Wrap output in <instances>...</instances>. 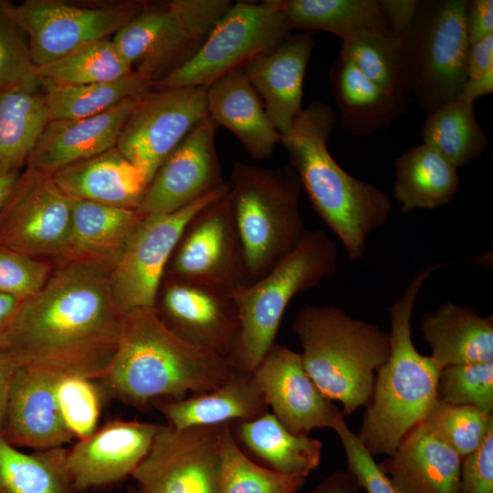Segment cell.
<instances>
[{"instance_id":"f1b7e54d","label":"cell","mask_w":493,"mask_h":493,"mask_svg":"<svg viewBox=\"0 0 493 493\" xmlns=\"http://www.w3.org/2000/svg\"><path fill=\"white\" fill-rule=\"evenodd\" d=\"M432 359L444 369L493 360V317L446 301L421 320Z\"/></svg>"},{"instance_id":"603a6c76","label":"cell","mask_w":493,"mask_h":493,"mask_svg":"<svg viewBox=\"0 0 493 493\" xmlns=\"http://www.w3.org/2000/svg\"><path fill=\"white\" fill-rule=\"evenodd\" d=\"M144 94L94 116L50 121L28 157L26 167L52 174L116 147L128 117Z\"/></svg>"},{"instance_id":"83f0119b","label":"cell","mask_w":493,"mask_h":493,"mask_svg":"<svg viewBox=\"0 0 493 493\" xmlns=\"http://www.w3.org/2000/svg\"><path fill=\"white\" fill-rule=\"evenodd\" d=\"M51 175L71 198L136 210L148 187L143 174L116 147Z\"/></svg>"},{"instance_id":"7bdbcfd3","label":"cell","mask_w":493,"mask_h":493,"mask_svg":"<svg viewBox=\"0 0 493 493\" xmlns=\"http://www.w3.org/2000/svg\"><path fill=\"white\" fill-rule=\"evenodd\" d=\"M99 383L73 374H64L56 386V398L64 424L78 440L91 435L98 427L101 401Z\"/></svg>"},{"instance_id":"ba28073f","label":"cell","mask_w":493,"mask_h":493,"mask_svg":"<svg viewBox=\"0 0 493 493\" xmlns=\"http://www.w3.org/2000/svg\"><path fill=\"white\" fill-rule=\"evenodd\" d=\"M232 4L230 0L145 3L111 40L131 69L152 87L198 52Z\"/></svg>"},{"instance_id":"6da1fadb","label":"cell","mask_w":493,"mask_h":493,"mask_svg":"<svg viewBox=\"0 0 493 493\" xmlns=\"http://www.w3.org/2000/svg\"><path fill=\"white\" fill-rule=\"evenodd\" d=\"M110 273L96 263L65 262L37 294L21 300L0 351L16 366L102 379L125 315L112 297Z\"/></svg>"},{"instance_id":"e575fe53","label":"cell","mask_w":493,"mask_h":493,"mask_svg":"<svg viewBox=\"0 0 493 493\" xmlns=\"http://www.w3.org/2000/svg\"><path fill=\"white\" fill-rule=\"evenodd\" d=\"M63 446L19 451L0 434V493H76Z\"/></svg>"},{"instance_id":"4316f807","label":"cell","mask_w":493,"mask_h":493,"mask_svg":"<svg viewBox=\"0 0 493 493\" xmlns=\"http://www.w3.org/2000/svg\"><path fill=\"white\" fill-rule=\"evenodd\" d=\"M142 217L136 209L71 198L70 229L60 257L111 270Z\"/></svg>"},{"instance_id":"836d02e7","label":"cell","mask_w":493,"mask_h":493,"mask_svg":"<svg viewBox=\"0 0 493 493\" xmlns=\"http://www.w3.org/2000/svg\"><path fill=\"white\" fill-rule=\"evenodd\" d=\"M281 5L292 29L323 31L341 41L361 33L392 34L377 0H281Z\"/></svg>"},{"instance_id":"d6a6232c","label":"cell","mask_w":493,"mask_h":493,"mask_svg":"<svg viewBox=\"0 0 493 493\" xmlns=\"http://www.w3.org/2000/svg\"><path fill=\"white\" fill-rule=\"evenodd\" d=\"M235 432L248 451L278 473L309 476L320 462L322 442L290 432L272 413L237 422Z\"/></svg>"},{"instance_id":"7c38bea8","label":"cell","mask_w":493,"mask_h":493,"mask_svg":"<svg viewBox=\"0 0 493 493\" xmlns=\"http://www.w3.org/2000/svg\"><path fill=\"white\" fill-rule=\"evenodd\" d=\"M225 425L184 429L159 425L131 477L147 493H221Z\"/></svg>"},{"instance_id":"c3c4849f","label":"cell","mask_w":493,"mask_h":493,"mask_svg":"<svg viewBox=\"0 0 493 493\" xmlns=\"http://www.w3.org/2000/svg\"><path fill=\"white\" fill-rule=\"evenodd\" d=\"M465 26L469 44L493 34V1H467Z\"/></svg>"},{"instance_id":"5b68a950","label":"cell","mask_w":493,"mask_h":493,"mask_svg":"<svg viewBox=\"0 0 493 493\" xmlns=\"http://www.w3.org/2000/svg\"><path fill=\"white\" fill-rule=\"evenodd\" d=\"M292 330L306 372L326 398L341 404L343 416L367 407L390 353V333L332 305L301 309Z\"/></svg>"},{"instance_id":"db71d44e","label":"cell","mask_w":493,"mask_h":493,"mask_svg":"<svg viewBox=\"0 0 493 493\" xmlns=\"http://www.w3.org/2000/svg\"><path fill=\"white\" fill-rule=\"evenodd\" d=\"M493 91V68L484 74L467 78L461 89L459 97L474 101Z\"/></svg>"},{"instance_id":"7dc6e473","label":"cell","mask_w":493,"mask_h":493,"mask_svg":"<svg viewBox=\"0 0 493 493\" xmlns=\"http://www.w3.org/2000/svg\"><path fill=\"white\" fill-rule=\"evenodd\" d=\"M459 493H493V428L461 462Z\"/></svg>"},{"instance_id":"9f6ffc18","label":"cell","mask_w":493,"mask_h":493,"mask_svg":"<svg viewBox=\"0 0 493 493\" xmlns=\"http://www.w3.org/2000/svg\"><path fill=\"white\" fill-rule=\"evenodd\" d=\"M20 172L0 173V212L7 200Z\"/></svg>"},{"instance_id":"ab89813d","label":"cell","mask_w":493,"mask_h":493,"mask_svg":"<svg viewBox=\"0 0 493 493\" xmlns=\"http://www.w3.org/2000/svg\"><path fill=\"white\" fill-rule=\"evenodd\" d=\"M221 493H299L308 476L284 475L262 467L241 450L232 424L222 433Z\"/></svg>"},{"instance_id":"6f0895ef","label":"cell","mask_w":493,"mask_h":493,"mask_svg":"<svg viewBox=\"0 0 493 493\" xmlns=\"http://www.w3.org/2000/svg\"><path fill=\"white\" fill-rule=\"evenodd\" d=\"M125 493H147V492L142 489L141 488H139L138 486L137 487L130 486L127 488Z\"/></svg>"},{"instance_id":"f907efd6","label":"cell","mask_w":493,"mask_h":493,"mask_svg":"<svg viewBox=\"0 0 493 493\" xmlns=\"http://www.w3.org/2000/svg\"><path fill=\"white\" fill-rule=\"evenodd\" d=\"M466 68L467 78L480 76L493 68V34L469 44Z\"/></svg>"},{"instance_id":"b9f144b4","label":"cell","mask_w":493,"mask_h":493,"mask_svg":"<svg viewBox=\"0 0 493 493\" xmlns=\"http://www.w3.org/2000/svg\"><path fill=\"white\" fill-rule=\"evenodd\" d=\"M438 399L450 404L472 405L493 412V360L452 365L441 371Z\"/></svg>"},{"instance_id":"3957f363","label":"cell","mask_w":493,"mask_h":493,"mask_svg":"<svg viewBox=\"0 0 493 493\" xmlns=\"http://www.w3.org/2000/svg\"><path fill=\"white\" fill-rule=\"evenodd\" d=\"M335 121L330 106L313 100L280 143L314 211L340 239L348 258L356 261L364 255L369 235L387 222L392 203L383 190L353 177L331 156L328 142Z\"/></svg>"},{"instance_id":"8fae6325","label":"cell","mask_w":493,"mask_h":493,"mask_svg":"<svg viewBox=\"0 0 493 493\" xmlns=\"http://www.w3.org/2000/svg\"><path fill=\"white\" fill-rule=\"evenodd\" d=\"M227 191L226 182L175 212L142 217L110 273L112 297L121 312L154 307L168 261L185 226Z\"/></svg>"},{"instance_id":"9a60e30c","label":"cell","mask_w":493,"mask_h":493,"mask_svg":"<svg viewBox=\"0 0 493 493\" xmlns=\"http://www.w3.org/2000/svg\"><path fill=\"white\" fill-rule=\"evenodd\" d=\"M71 223V198L52 175L26 167L0 212V247L36 257H60Z\"/></svg>"},{"instance_id":"11a10c76","label":"cell","mask_w":493,"mask_h":493,"mask_svg":"<svg viewBox=\"0 0 493 493\" xmlns=\"http://www.w3.org/2000/svg\"><path fill=\"white\" fill-rule=\"evenodd\" d=\"M21 300L0 293V350L4 338Z\"/></svg>"},{"instance_id":"f5cc1de1","label":"cell","mask_w":493,"mask_h":493,"mask_svg":"<svg viewBox=\"0 0 493 493\" xmlns=\"http://www.w3.org/2000/svg\"><path fill=\"white\" fill-rule=\"evenodd\" d=\"M16 366L0 351V434L5 424L9 391Z\"/></svg>"},{"instance_id":"60d3db41","label":"cell","mask_w":493,"mask_h":493,"mask_svg":"<svg viewBox=\"0 0 493 493\" xmlns=\"http://www.w3.org/2000/svg\"><path fill=\"white\" fill-rule=\"evenodd\" d=\"M460 457L475 452L493 428V414L472 405L450 404L438 399L424 421Z\"/></svg>"},{"instance_id":"f35d334b","label":"cell","mask_w":493,"mask_h":493,"mask_svg":"<svg viewBox=\"0 0 493 493\" xmlns=\"http://www.w3.org/2000/svg\"><path fill=\"white\" fill-rule=\"evenodd\" d=\"M131 71L110 38L89 42L54 61L34 68L37 79L58 86L110 81Z\"/></svg>"},{"instance_id":"ee69618b","label":"cell","mask_w":493,"mask_h":493,"mask_svg":"<svg viewBox=\"0 0 493 493\" xmlns=\"http://www.w3.org/2000/svg\"><path fill=\"white\" fill-rule=\"evenodd\" d=\"M29 41L0 1V92L37 81Z\"/></svg>"},{"instance_id":"44dd1931","label":"cell","mask_w":493,"mask_h":493,"mask_svg":"<svg viewBox=\"0 0 493 493\" xmlns=\"http://www.w3.org/2000/svg\"><path fill=\"white\" fill-rule=\"evenodd\" d=\"M62 375L41 366H16L1 433L8 443L37 451L60 447L74 439L56 398Z\"/></svg>"},{"instance_id":"1f68e13d","label":"cell","mask_w":493,"mask_h":493,"mask_svg":"<svg viewBox=\"0 0 493 493\" xmlns=\"http://www.w3.org/2000/svg\"><path fill=\"white\" fill-rule=\"evenodd\" d=\"M49 121L40 79L0 92V173L19 172Z\"/></svg>"},{"instance_id":"d590c367","label":"cell","mask_w":493,"mask_h":493,"mask_svg":"<svg viewBox=\"0 0 493 493\" xmlns=\"http://www.w3.org/2000/svg\"><path fill=\"white\" fill-rule=\"evenodd\" d=\"M421 138L457 169L478 158L488 145L474 101L459 96L427 113Z\"/></svg>"},{"instance_id":"7a4b0ae2","label":"cell","mask_w":493,"mask_h":493,"mask_svg":"<svg viewBox=\"0 0 493 493\" xmlns=\"http://www.w3.org/2000/svg\"><path fill=\"white\" fill-rule=\"evenodd\" d=\"M233 369L226 360L176 336L152 308L124 315L115 356L99 385L104 396L144 410L158 401L211 391Z\"/></svg>"},{"instance_id":"f6af8a7d","label":"cell","mask_w":493,"mask_h":493,"mask_svg":"<svg viewBox=\"0 0 493 493\" xmlns=\"http://www.w3.org/2000/svg\"><path fill=\"white\" fill-rule=\"evenodd\" d=\"M50 276L47 262L0 247V293L24 300L37 294Z\"/></svg>"},{"instance_id":"7402d4cb","label":"cell","mask_w":493,"mask_h":493,"mask_svg":"<svg viewBox=\"0 0 493 493\" xmlns=\"http://www.w3.org/2000/svg\"><path fill=\"white\" fill-rule=\"evenodd\" d=\"M314 45L312 35L307 32L290 34L243 66L280 135L289 131L303 110V80Z\"/></svg>"},{"instance_id":"8d00e7d4","label":"cell","mask_w":493,"mask_h":493,"mask_svg":"<svg viewBox=\"0 0 493 493\" xmlns=\"http://www.w3.org/2000/svg\"><path fill=\"white\" fill-rule=\"evenodd\" d=\"M371 82L390 95L410 101L413 81L399 40L392 34L361 33L342 41L341 51Z\"/></svg>"},{"instance_id":"5bb4252c","label":"cell","mask_w":493,"mask_h":493,"mask_svg":"<svg viewBox=\"0 0 493 493\" xmlns=\"http://www.w3.org/2000/svg\"><path fill=\"white\" fill-rule=\"evenodd\" d=\"M206 88L152 89L128 117L116 148L148 184L188 133L208 117Z\"/></svg>"},{"instance_id":"ffe728a7","label":"cell","mask_w":493,"mask_h":493,"mask_svg":"<svg viewBox=\"0 0 493 493\" xmlns=\"http://www.w3.org/2000/svg\"><path fill=\"white\" fill-rule=\"evenodd\" d=\"M159 425L116 419L68 449L67 467L76 491L116 484L148 454Z\"/></svg>"},{"instance_id":"4fadbf2b","label":"cell","mask_w":493,"mask_h":493,"mask_svg":"<svg viewBox=\"0 0 493 493\" xmlns=\"http://www.w3.org/2000/svg\"><path fill=\"white\" fill-rule=\"evenodd\" d=\"M145 2L96 6L58 0L6 2V10L27 36L35 67L54 61L77 47L109 38L136 16Z\"/></svg>"},{"instance_id":"681fc988","label":"cell","mask_w":493,"mask_h":493,"mask_svg":"<svg viewBox=\"0 0 493 493\" xmlns=\"http://www.w3.org/2000/svg\"><path fill=\"white\" fill-rule=\"evenodd\" d=\"M419 0H380L379 4L393 36L399 41L409 32Z\"/></svg>"},{"instance_id":"816d5d0a","label":"cell","mask_w":493,"mask_h":493,"mask_svg":"<svg viewBox=\"0 0 493 493\" xmlns=\"http://www.w3.org/2000/svg\"><path fill=\"white\" fill-rule=\"evenodd\" d=\"M361 487L349 470L336 471L309 493H359Z\"/></svg>"},{"instance_id":"2e32d148","label":"cell","mask_w":493,"mask_h":493,"mask_svg":"<svg viewBox=\"0 0 493 493\" xmlns=\"http://www.w3.org/2000/svg\"><path fill=\"white\" fill-rule=\"evenodd\" d=\"M164 276L230 291L246 285L243 248L227 193L187 223Z\"/></svg>"},{"instance_id":"277c9868","label":"cell","mask_w":493,"mask_h":493,"mask_svg":"<svg viewBox=\"0 0 493 493\" xmlns=\"http://www.w3.org/2000/svg\"><path fill=\"white\" fill-rule=\"evenodd\" d=\"M448 265L437 262L423 268L388 309L390 353L377 371L372 396L357 435L372 456H393L408 432L425 420L438 401L437 384L443 369L414 347L411 318L422 286L434 272Z\"/></svg>"},{"instance_id":"74e56055","label":"cell","mask_w":493,"mask_h":493,"mask_svg":"<svg viewBox=\"0 0 493 493\" xmlns=\"http://www.w3.org/2000/svg\"><path fill=\"white\" fill-rule=\"evenodd\" d=\"M42 83L50 121L94 116L152 89V83L134 70L117 79L85 85Z\"/></svg>"},{"instance_id":"bcb514c9","label":"cell","mask_w":493,"mask_h":493,"mask_svg":"<svg viewBox=\"0 0 493 493\" xmlns=\"http://www.w3.org/2000/svg\"><path fill=\"white\" fill-rule=\"evenodd\" d=\"M339 435L347 459V470L356 477L361 488L367 493H404L384 474L379 465L364 448L357 435L347 426L344 420L334 430Z\"/></svg>"},{"instance_id":"9c48e42d","label":"cell","mask_w":493,"mask_h":493,"mask_svg":"<svg viewBox=\"0 0 493 493\" xmlns=\"http://www.w3.org/2000/svg\"><path fill=\"white\" fill-rule=\"evenodd\" d=\"M466 5L467 0L420 1L410 30L400 41L413 95L427 113L457 98L467 79Z\"/></svg>"},{"instance_id":"e0dca14e","label":"cell","mask_w":493,"mask_h":493,"mask_svg":"<svg viewBox=\"0 0 493 493\" xmlns=\"http://www.w3.org/2000/svg\"><path fill=\"white\" fill-rule=\"evenodd\" d=\"M153 309L180 339L229 362L240 332L232 291L164 276Z\"/></svg>"},{"instance_id":"cb8c5ba5","label":"cell","mask_w":493,"mask_h":493,"mask_svg":"<svg viewBox=\"0 0 493 493\" xmlns=\"http://www.w3.org/2000/svg\"><path fill=\"white\" fill-rule=\"evenodd\" d=\"M205 92L208 116L217 127L231 131L252 159L261 161L273 155L281 135L243 67L215 80Z\"/></svg>"},{"instance_id":"4dcf8cb0","label":"cell","mask_w":493,"mask_h":493,"mask_svg":"<svg viewBox=\"0 0 493 493\" xmlns=\"http://www.w3.org/2000/svg\"><path fill=\"white\" fill-rule=\"evenodd\" d=\"M394 165L393 196L403 213L445 205L459 189L457 168L425 143L403 152Z\"/></svg>"},{"instance_id":"d4e9b609","label":"cell","mask_w":493,"mask_h":493,"mask_svg":"<svg viewBox=\"0 0 493 493\" xmlns=\"http://www.w3.org/2000/svg\"><path fill=\"white\" fill-rule=\"evenodd\" d=\"M461 462L423 421L378 465L404 493H459Z\"/></svg>"},{"instance_id":"d6986e66","label":"cell","mask_w":493,"mask_h":493,"mask_svg":"<svg viewBox=\"0 0 493 493\" xmlns=\"http://www.w3.org/2000/svg\"><path fill=\"white\" fill-rule=\"evenodd\" d=\"M272 414L290 432L306 434L331 428L344 420L341 410L309 378L301 354L274 343L253 372Z\"/></svg>"},{"instance_id":"484cf974","label":"cell","mask_w":493,"mask_h":493,"mask_svg":"<svg viewBox=\"0 0 493 493\" xmlns=\"http://www.w3.org/2000/svg\"><path fill=\"white\" fill-rule=\"evenodd\" d=\"M152 407L163 415L166 425L175 429L251 421L268 412L253 372L235 368L211 391L180 400L158 401Z\"/></svg>"},{"instance_id":"f546056e","label":"cell","mask_w":493,"mask_h":493,"mask_svg":"<svg viewBox=\"0 0 493 493\" xmlns=\"http://www.w3.org/2000/svg\"><path fill=\"white\" fill-rule=\"evenodd\" d=\"M330 79L341 111V126L352 135L367 136L390 125L409 106V101L390 95L367 79L341 52Z\"/></svg>"},{"instance_id":"30bf717a","label":"cell","mask_w":493,"mask_h":493,"mask_svg":"<svg viewBox=\"0 0 493 493\" xmlns=\"http://www.w3.org/2000/svg\"><path fill=\"white\" fill-rule=\"evenodd\" d=\"M291 30L281 0L233 2L198 52L152 89L206 88L257 55L273 49Z\"/></svg>"},{"instance_id":"52a82bcc","label":"cell","mask_w":493,"mask_h":493,"mask_svg":"<svg viewBox=\"0 0 493 493\" xmlns=\"http://www.w3.org/2000/svg\"><path fill=\"white\" fill-rule=\"evenodd\" d=\"M335 243L322 230L306 231L287 257L257 281L232 291L240 332L229 363L253 372L275 343L292 299L317 286L337 267Z\"/></svg>"},{"instance_id":"ac0fdd59","label":"cell","mask_w":493,"mask_h":493,"mask_svg":"<svg viewBox=\"0 0 493 493\" xmlns=\"http://www.w3.org/2000/svg\"><path fill=\"white\" fill-rule=\"evenodd\" d=\"M217 128L208 116L171 152L148 184L140 215L175 212L226 183L215 147Z\"/></svg>"},{"instance_id":"8992f818","label":"cell","mask_w":493,"mask_h":493,"mask_svg":"<svg viewBox=\"0 0 493 493\" xmlns=\"http://www.w3.org/2000/svg\"><path fill=\"white\" fill-rule=\"evenodd\" d=\"M228 200L241 241L246 284L270 271L306 233L299 212L301 183L288 163L265 168L235 163Z\"/></svg>"}]
</instances>
